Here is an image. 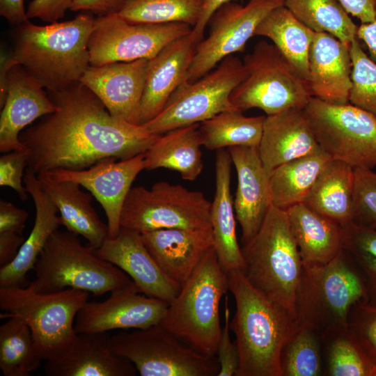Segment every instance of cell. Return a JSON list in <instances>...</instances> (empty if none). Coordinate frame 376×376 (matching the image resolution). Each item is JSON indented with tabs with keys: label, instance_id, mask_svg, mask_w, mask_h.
Returning a JSON list of instances; mask_svg holds the SVG:
<instances>
[{
	"label": "cell",
	"instance_id": "obj_1",
	"mask_svg": "<svg viewBox=\"0 0 376 376\" xmlns=\"http://www.w3.org/2000/svg\"><path fill=\"white\" fill-rule=\"evenodd\" d=\"M48 95L56 110L19 136L28 153L26 169L37 175L85 169L105 158H131L147 151L160 135L111 116L80 81Z\"/></svg>",
	"mask_w": 376,
	"mask_h": 376
},
{
	"label": "cell",
	"instance_id": "obj_2",
	"mask_svg": "<svg viewBox=\"0 0 376 376\" xmlns=\"http://www.w3.org/2000/svg\"><path fill=\"white\" fill-rule=\"evenodd\" d=\"M227 274L235 302L230 322L239 355L235 376H283L281 352L299 328L296 318L256 290L242 270Z\"/></svg>",
	"mask_w": 376,
	"mask_h": 376
},
{
	"label": "cell",
	"instance_id": "obj_3",
	"mask_svg": "<svg viewBox=\"0 0 376 376\" xmlns=\"http://www.w3.org/2000/svg\"><path fill=\"white\" fill-rule=\"evenodd\" d=\"M95 17L81 12L75 18L45 26L29 20L13 31V53L48 92L80 81L90 65L88 41Z\"/></svg>",
	"mask_w": 376,
	"mask_h": 376
},
{
	"label": "cell",
	"instance_id": "obj_4",
	"mask_svg": "<svg viewBox=\"0 0 376 376\" xmlns=\"http://www.w3.org/2000/svg\"><path fill=\"white\" fill-rule=\"evenodd\" d=\"M248 281L296 318L303 263L285 210L269 207L256 235L241 247Z\"/></svg>",
	"mask_w": 376,
	"mask_h": 376
},
{
	"label": "cell",
	"instance_id": "obj_5",
	"mask_svg": "<svg viewBox=\"0 0 376 376\" xmlns=\"http://www.w3.org/2000/svg\"><path fill=\"white\" fill-rule=\"evenodd\" d=\"M228 291L227 272L212 246L169 303L159 324L195 350L217 357L222 330L220 302Z\"/></svg>",
	"mask_w": 376,
	"mask_h": 376
},
{
	"label": "cell",
	"instance_id": "obj_6",
	"mask_svg": "<svg viewBox=\"0 0 376 376\" xmlns=\"http://www.w3.org/2000/svg\"><path fill=\"white\" fill-rule=\"evenodd\" d=\"M35 279L27 288L40 293L67 288L101 296L133 281L120 268L100 258L95 249L82 244L78 235L56 230L49 237L33 267Z\"/></svg>",
	"mask_w": 376,
	"mask_h": 376
},
{
	"label": "cell",
	"instance_id": "obj_7",
	"mask_svg": "<svg viewBox=\"0 0 376 376\" xmlns=\"http://www.w3.org/2000/svg\"><path fill=\"white\" fill-rule=\"evenodd\" d=\"M360 301H366L363 279L343 249L327 263L304 265L295 300L296 320L299 327L322 335L348 327L350 311Z\"/></svg>",
	"mask_w": 376,
	"mask_h": 376
},
{
	"label": "cell",
	"instance_id": "obj_8",
	"mask_svg": "<svg viewBox=\"0 0 376 376\" xmlns=\"http://www.w3.org/2000/svg\"><path fill=\"white\" fill-rule=\"evenodd\" d=\"M88 294L75 288L40 293L27 287H0V308L8 317L26 321L39 355L46 361L59 356L74 341L75 318Z\"/></svg>",
	"mask_w": 376,
	"mask_h": 376
},
{
	"label": "cell",
	"instance_id": "obj_9",
	"mask_svg": "<svg viewBox=\"0 0 376 376\" xmlns=\"http://www.w3.org/2000/svg\"><path fill=\"white\" fill-rule=\"evenodd\" d=\"M242 62L246 77L230 97L237 110L258 108L269 116L304 109L311 97L308 84L274 44L258 41Z\"/></svg>",
	"mask_w": 376,
	"mask_h": 376
},
{
	"label": "cell",
	"instance_id": "obj_10",
	"mask_svg": "<svg viewBox=\"0 0 376 376\" xmlns=\"http://www.w3.org/2000/svg\"><path fill=\"white\" fill-rule=\"evenodd\" d=\"M109 346L141 376H218L220 370L217 357L195 350L160 324L118 333Z\"/></svg>",
	"mask_w": 376,
	"mask_h": 376
},
{
	"label": "cell",
	"instance_id": "obj_11",
	"mask_svg": "<svg viewBox=\"0 0 376 376\" xmlns=\"http://www.w3.org/2000/svg\"><path fill=\"white\" fill-rule=\"evenodd\" d=\"M246 77L243 62L237 56H228L197 80L184 81L171 94L162 111L143 125L152 133L162 134L201 123L221 112L236 111L230 97Z\"/></svg>",
	"mask_w": 376,
	"mask_h": 376
},
{
	"label": "cell",
	"instance_id": "obj_12",
	"mask_svg": "<svg viewBox=\"0 0 376 376\" xmlns=\"http://www.w3.org/2000/svg\"><path fill=\"white\" fill-rule=\"evenodd\" d=\"M320 148L354 169L376 166V116L350 103L311 97L304 109Z\"/></svg>",
	"mask_w": 376,
	"mask_h": 376
},
{
	"label": "cell",
	"instance_id": "obj_13",
	"mask_svg": "<svg viewBox=\"0 0 376 376\" xmlns=\"http://www.w3.org/2000/svg\"><path fill=\"white\" fill-rule=\"evenodd\" d=\"M210 202L201 191L161 181L132 187L123 205L120 228L141 234L164 228L210 227Z\"/></svg>",
	"mask_w": 376,
	"mask_h": 376
},
{
	"label": "cell",
	"instance_id": "obj_14",
	"mask_svg": "<svg viewBox=\"0 0 376 376\" xmlns=\"http://www.w3.org/2000/svg\"><path fill=\"white\" fill-rule=\"evenodd\" d=\"M191 30L189 25L178 22L131 23L118 13L98 16L88 41L90 65L150 59Z\"/></svg>",
	"mask_w": 376,
	"mask_h": 376
},
{
	"label": "cell",
	"instance_id": "obj_15",
	"mask_svg": "<svg viewBox=\"0 0 376 376\" xmlns=\"http://www.w3.org/2000/svg\"><path fill=\"white\" fill-rule=\"evenodd\" d=\"M283 5L284 0H249L244 6L230 1L220 6L207 23L208 36L196 45L185 81L197 80L226 57L244 51L261 21L271 10Z\"/></svg>",
	"mask_w": 376,
	"mask_h": 376
},
{
	"label": "cell",
	"instance_id": "obj_16",
	"mask_svg": "<svg viewBox=\"0 0 376 376\" xmlns=\"http://www.w3.org/2000/svg\"><path fill=\"white\" fill-rule=\"evenodd\" d=\"M110 293L102 301L85 303L75 318L77 333L146 329L161 322L169 304L160 299L141 295L134 282Z\"/></svg>",
	"mask_w": 376,
	"mask_h": 376
},
{
	"label": "cell",
	"instance_id": "obj_17",
	"mask_svg": "<svg viewBox=\"0 0 376 376\" xmlns=\"http://www.w3.org/2000/svg\"><path fill=\"white\" fill-rule=\"evenodd\" d=\"M144 169V153L120 159L105 158L81 170L58 169L46 172L60 180L75 182L87 189L100 203L107 219L109 237L120 230L125 200L138 174Z\"/></svg>",
	"mask_w": 376,
	"mask_h": 376
},
{
	"label": "cell",
	"instance_id": "obj_18",
	"mask_svg": "<svg viewBox=\"0 0 376 376\" xmlns=\"http://www.w3.org/2000/svg\"><path fill=\"white\" fill-rule=\"evenodd\" d=\"M148 59L89 65L80 82L91 90L113 117L140 125V109Z\"/></svg>",
	"mask_w": 376,
	"mask_h": 376
},
{
	"label": "cell",
	"instance_id": "obj_19",
	"mask_svg": "<svg viewBox=\"0 0 376 376\" xmlns=\"http://www.w3.org/2000/svg\"><path fill=\"white\" fill-rule=\"evenodd\" d=\"M95 251L126 273L140 293L169 304L181 289L162 270L136 231L120 228L117 236L107 238Z\"/></svg>",
	"mask_w": 376,
	"mask_h": 376
},
{
	"label": "cell",
	"instance_id": "obj_20",
	"mask_svg": "<svg viewBox=\"0 0 376 376\" xmlns=\"http://www.w3.org/2000/svg\"><path fill=\"white\" fill-rule=\"evenodd\" d=\"M41 83L22 65L13 67L8 76V93L0 117V151L24 150L19 134L40 117L56 107Z\"/></svg>",
	"mask_w": 376,
	"mask_h": 376
},
{
	"label": "cell",
	"instance_id": "obj_21",
	"mask_svg": "<svg viewBox=\"0 0 376 376\" xmlns=\"http://www.w3.org/2000/svg\"><path fill=\"white\" fill-rule=\"evenodd\" d=\"M228 150L237 175L233 204L244 245L258 233L272 205L269 177L258 148L236 146Z\"/></svg>",
	"mask_w": 376,
	"mask_h": 376
},
{
	"label": "cell",
	"instance_id": "obj_22",
	"mask_svg": "<svg viewBox=\"0 0 376 376\" xmlns=\"http://www.w3.org/2000/svg\"><path fill=\"white\" fill-rule=\"evenodd\" d=\"M141 237L162 270L180 287L214 246L212 226L158 229L142 233Z\"/></svg>",
	"mask_w": 376,
	"mask_h": 376
},
{
	"label": "cell",
	"instance_id": "obj_23",
	"mask_svg": "<svg viewBox=\"0 0 376 376\" xmlns=\"http://www.w3.org/2000/svg\"><path fill=\"white\" fill-rule=\"evenodd\" d=\"M197 43L190 33L180 37L148 59L140 109V125L155 118L174 91L185 80Z\"/></svg>",
	"mask_w": 376,
	"mask_h": 376
},
{
	"label": "cell",
	"instance_id": "obj_24",
	"mask_svg": "<svg viewBox=\"0 0 376 376\" xmlns=\"http://www.w3.org/2000/svg\"><path fill=\"white\" fill-rule=\"evenodd\" d=\"M107 332L77 333L59 356L46 360L47 376H134L136 369L127 359L114 354Z\"/></svg>",
	"mask_w": 376,
	"mask_h": 376
},
{
	"label": "cell",
	"instance_id": "obj_25",
	"mask_svg": "<svg viewBox=\"0 0 376 376\" xmlns=\"http://www.w3.org/2000/svg\"><path fill=\"white\" fill-rule=\"evenodd\" d=\"M351 74L350 46L329 33L315 32L309 52L311 97L331 104L349 103Z\"/></svg>",
	"mask_w": 376,
	"mask_h": 376
},
{
	"label": "cell",
	"instance_id": "obj_26",
	"mask_svg": "<svg viewBox=\"0 0 376 376\" xmlns=\"http://www.w3.org/2000/svg\"><path fill=\"white\" fill-rule=\"evenodd\" d=\"M24 184L36 209L33 228L15 259L0 267V287H23L51 235L61 226L56 205L42 189L37 174L26 169Z\"/></svg>",
	"mask_w": 376,
	"mask_h": 376
},
{
	"label": "cell",
	"instance_id": "obj_27",
	"mask_svg": "<svg viewBox=\"0 0 376 376\" xmlns=\"http://www.w3.org/2000/svg\"><path fill=\"white\" fill-rule=\"evenodd\" d=\"M320 148L304 109H289L265 116L258 150L269 175L276 167Z\"/></svg>",
	"mask_w": 376,
	"mask_h": 376
},
{
	"label": "cell",
	"instance_id": "obj_28",
	"mask_svg": "<svg viewBox=\"0 0 376 376\" xmlns=\"http://www.w3.org/2000/svg\"><path fill=\"white\" fill-rule=\"evenodd\" d=\"M37 177L42 189L58 208L61 226L84 237L93 249H98L109 237V229L92 205L93 194L75 182L57 180L48 173H39Z\"/></svg>",
	"mask_w": 376,
	"mask_h": 376
},
{
	"label": "cell",
	"instance_id": "obj_29",
	"mask_svg": "<svg viewBox=\"0 0 376 376\" xmlns=\"http://www.w3.org/2000/svg\"><path fill=\"white\" fill-rule=\"evenodd\" d=\"M231 158L228 150H217L215 191L210 208L214 249L226 272L242 270L244 261L236 235L235 214L230 192Z\"/></svg>",
	"mask_w": 376,
	"mask_h": 376
},
{
	"label": "cell",
	"instance_id": "obj_30",
	"mask_svg": "<svg viewBox=\"0 0 376 376\" xmlns=\"http://www.w3.org/2000/svg\"><path fill=\"white\" fill-rule=\"evenodd\" d=\"M286 211L304 265H323L343 249L342 226L304 203Z\"/></svg>",
	"mask_w": 376,
	"mask_h": 376
},
{
	"label": "cell",
	"instance_id": "obj_31",
	"mask_svg": "<svg viewBox=\"0 0 376 376\" xmlns=\"http://www.w3.org/2000/svg\"><path fill=\"white\" fill-rule=\"evenodd\" d=\"M202 146L200 123L170 130L160 134L144 152V169H168L193 181L203 169Z\"/></svg>",
	"mask_w": 376,
	"mask_h": 376
},
{
	"label": "cell",
	"instance_id": "obj_32",
	"mask_svg": "<svg viewBox=\"0 0 376 376\" xmlns=\"http://www.w3.org/2000/svg\"><path fill=\"white\" fill-rule=\"evenodd\" d=\"M354 169L331 159L318 176L304 203L340 226L353 222Z\"/></svg>",
	"mask_w": 376,
	"mask_h": 376
},
{
	"label": "cell",
	"instance_id": "obj_33",
	"mask_svg": "<svg viewBox=\"0 0 376 376\" xmlns=\"http://www.w3.org/2000/svg\"><path fill=\"white\" fill-rule=\"evenodd\" d=\"M315 33L283 5L266 15L254 36L269 38L308 84L309 52Z\"/></svg>",
	"mask_w": 376,
	"mask_h": 376
},
{
	"label": "cell",
	"instance_id": "obj_34",
	"mask_svg": "<svg viewBox=\"0 0 376 376\" xmlns=\"http://www.w3.org/2000/svg\"><path fill=\"white\" fill-rule=\"evenodd\" d=\"M331 159L320 148L273 169L269 175L272 205L287 210L304 203L318 176Z\"/></svg>",
	"mask_w": 376,
	"mask_h": 376
},
{
	"label": "cell",
	"instance_id": "obj_35",
	"mask_svg": "<svg viewBox=\"0 0 376 376\" xmlns=\"http://www.w3.org/2000/svg\"><path fill=\"white\" fill-rule=\"evenodd\" d=\"M265 116L247 117L238 110L221 112L200 123L203 146L211 150L236 146L258 148Z\"/></svg>",
	"mask_w": 376,
	"mask_h": 376
},
{
	"label": "cell",
	"instance_id": "obj_36",
	"mask_svg": "<svg viewBox=\"0 0 376 376\" xmlns=\"http://www.w3.org/2000/svg\"><path fill=\"white\" fill-rule=\"evenodd\" d=\"M0 327V369L4 376H29L42 359L26 321L10 315Z\"/></svg>",
	"mask_w": 376,
	"mask_h": 376
},
{
	"label": "cell",
	"instance_id": "obj_37",
	"mask_svg": "<svg viewBox=\"0 0 376 376\" xmlns=\"http://www.w3.org/2000/svg\"><path fill=\"white\" fill-rule=\"evenodd\" d=\"M284 6L316 33H327L350 46L358 26L337 0H284Z\"/></svg>",
	"mask_w": 376,
	"mask_h": 376
},
{
	"label": "cell",
	"instance_id": "obj_38",
	"mask_svg": "<svg viewBox=\"0 0 376 376\" xmlns=\"http://www.w3.org/2000/svg\"><path fill=\"white\" fill-rule=\"evenodd\" d=\"M323 375L371 376L374 365L348 327L329 330L321 335Z\"/></svg>",
	"mask_w": 376,
	"mask_h": 376
},
{
	"label": "cell",
	"instance_id": "obj_39",
	"mask_svg": "<svg viewBox=\"0 0 376 376\" xmlns=\"http://www.w3.org/2000/svg\"><path fill=\"white\" fill-rule=\"evenodd\" d=\"M205 0H126L118 14L131 23H183L192 28Z\"/></svg>",
	"mask_w": 376,
	"mask_h": 376
},
{
	"label": "cell",
	"instance_id": "obj_40",
	"mask_svg": "<svg viewBox=\"0 0 376 376\" xmlns=\"http://www.w3.org/2000/svg\"><path fill=\"white\" fill-rule=\"evenodd\" d=\"M322 363L321 335L299 327L281 352L283 376H319L324 372Z\"/></svg>",
	"mask_w": 376,
	"mask_h": 376
},
{
	"label": "cell",
	"instance_id": "obj_41",
	"mask_svg": "<svg viewBox=\"0 0 376 376\" xmlns=\"http://www.w3.org/2000/svg\"><path fill=\"white\" fill-rule=\"evenodd\" d=\"M342 229L343 250L363 279L366 301L376 306V230L354 222L343 226Z\"/></svg>",
	"mask_w": 376,
	"mask_h": 376
},
{
	"label": "cell",
	"instance_id": "obj_42",
	"mask_svg": "<svg viewBox=\"0 0 376 376\" xmlns=\"http://www.w3.org/2000/svg\"><path fill=\"white\" fill-rule=\"evenodd\" d=\"M352 87L349 103L376 116V62L363 51L357 38L350 45Z\"/></svg>",
	"mask_w": 376,
	"mask_h": 376
},
{
	"label": "cell",
	"instance_id": "obj_43",
	"mask_svg": "<svg viewBox=\"0 0 376 376\" xmlns=\"http://www.w3.org/2000/svg\"><path fill=\"white\" fill-rule=\"evenodd\" d=\"M353 222L376 230V173L370 169H354Z\"/></svg>",
	"mask_w": 376,
	"mask_h": 376
},
{
	"label": "cell",
	"instance_id": "obj_44",
	"mask_svg": "<svg viewBox=\"0 0 376 376\" xmlns=\"http://www.w3.org/2000/svg\"><path fill=\"white\" fill-rule=\"evenodd\" d=\"M348 328L370 361L376 365V306L366 301L352 306L348 315Z\"/></svg>",
	"mask_w": 376,
	"mask_h": 376
},
{
	"label": "cell",
	"instance_id": "obj_45",
	"mask_svg": "<svg viewBox=\"0 0 376 376\" xmlns=\"http://www.w3.org/2000/svg\"><path fill=\"white\" fill-rule=\"evenodd\" d=\"M28 165L26 149L7 152L0 157V185L13 189L20 200L28 199V191L24 183V171Z\"/></svg>",
	"mask_w": 376,
	"mask_h": 376
},
{
	"label": "cell",
	"instance_id": "obj_46",
	"mask_svg": "<svg viewBox=\"0 0 376 376\" xmlns=\"http://www.w3.org/2000/svg\"><path fill=\"white\" fill-rule=\"evenodd\" d=\"M230 309L228 297L225 296L224 324L218 345L217 357L220 366L218 376H235L239 364V355L235 341L230 336Z\"/></svg>",
	"mask_w": 376,
	"mask_h": 376
},
{
	"label": "cell",
	"instance_id": "obj_47",
	"mask_svg": "<svg viewBox=\"0 0 376 376\" xmlns=\"http://www.w3.org/2000/svg\"><path fill=\"white\" fill-rule=\"evenodd\" d=\"M73 0H32L29 2L28 19L38 18L47 23L58 22L67 10L70 9Z\"/></svg>",
	"mask_w": 376,
	"mask_h": 376
},
{
	"label": "cell",
	"instance_id": "obj_48",
	"mask_svg": "<svg viewBox=\"0 0 376 376\" xmlns=\"http://www.w3.org/2000/svg\"><path fill=\"white\" fill-rule=\"evenodd\" d=\"M28 212L11 202L0 200V233L22 235Z\"/></svg>",
	"mask_w": 376,
	"mask_h": 376
},
{
	"label": "cell",
	"instance_id": "obj_49",
	"mask_svg": "<svg viewBox=\"0 0 376 376\" xmlns=\"http://www.w3.org/2000/svg\"><path fill=\"white\" fill-rule=\"evenodd\" d=\"M126 0H73L70 10L105 15L118 13Z\"/></svg>",
	"mask_w": 376,
	"mask_h": 376
},
{
	"label": "cell",
	"instance_id": "obj_50",
	"mask_svg": "<svg viewBox=\"0 0 376 376\" xmlns=\"http://www.w3.org/2000/svg\"><path fill=\"white\" fill-rule=\"evenodd\" d=\"M349 15L361 23L372 22L375 17L376 0H337Z\"/></svg>",
	"mask_w": 376,
	"mask_h": 376
},
{
	"label": "cell",
	"instance_id": "obj_51",
	"mask_svg": "<svg viewBox=\"0 0 376 376\" xmlns=\"http://www.w3.org/2000/svg\"><path fill=\"white\" fill-rule=\"evenodd\" d=\"M25 241L22 235L0 233V267L10 263Z\"/></svg>",
	"mask_w": 376,
	"mask_h": 376
},
{
	"label": "cell",
	"instance_id": "obj_52",
	"mask_svg": "<svg viewBox=\"0 0 376 376\" xmlns=\"http://www.w3.org/2000/svg\"><path fill=\"white\" fill-rule=\"evenodd\" d=\"M236 0H205L203 10L190 35L197 44L204 38V31L213 13L222 5Z\"/></svg>",
	"mask_w": 376,
	"mask_h": 376
},
{
	"label": "cell",
	"instance_id": "obj_53",
	"mask_svg": "<svg viewBox=\"0 0 376 376\" xmlns=\"http://www.w3.org/2000/svg\"><path fill=\"white\" fill-rule=\"evenodd\" d=\"M24 0H0V15L8 22L19 25L27 20Z\"/></svg>",
	"mask_w": 376,
	"mask_h": 376
},
{
	"label": "cell",
	"instance_id": "obj_54",
	"mask_svg": "<svg viewBox=\"0 0 376 376\" xmlns=\"http://www.w3.org/2000/svg\"><path fill=\"white\" fill-rule=\"evenodd\" d=\"M20 65L13 52H1L0 59V107H3L8 93V76L10 69Z\"/></svg>",
	"mask_w": 376,
	"mask_h": 376
},
{
	"label": "cell",
	"instance_id": "obj_55",
	"mask_svg": "<svg viewBox=\"0 0 376 376\" xmlns=\"http://www.w3.org/2000/svg\"><path fill=\"white\" fill-rule=\"evenodd\" d=\"M357 38L366 46L369 56L376 62V12L370 22L361 23L357 28Z\"/></svg>",
	"mask_w": 376,
	"mask_h": 376
},
{
	"label": "cell",
	"instance_id": "obj_56",
	"mask_svg": "<svg viewBox=\"0 0 376 376\" xmlns=\"http://www.w3.org/2000/svg\"><path fill=\"white\" fill-rule=\"evenodd\" d=\"M371 376H376V365L373 368Z\"/></svg>",
	"mask_w": 376,
	"mask_h": 376
}]
</instances>
